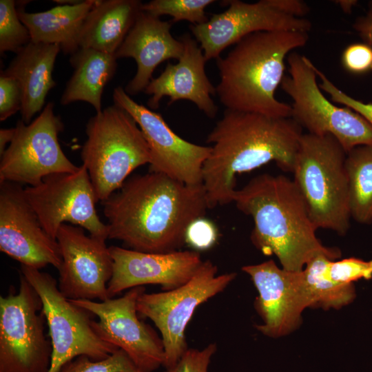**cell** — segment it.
Instances as JSON below:
<instances>
[{"instance_id": "obj_1", "label": "cell", "mask_w": 372, "mask_h": 372, "mask_svg": "<svg viewBox=\"0 0 372 372\" xmlns=\"http://www.w3.org/2000/svg\"><path fill=\"white\" fill-rule=\"evenodd\" d=\"M102 205L108 239L145 253L178 251L188 226L209 209L203 184L151 171L129 177Z\"/></svg>"}, {"instance_id": "obj_2", "label": "cell", "mask_w": 372, "mask_h": 372, "mask_svg": "<svg viewBox=\"0 0 372 372\" xmlns=\"http://www.w3.org/2000/svg\"><path fill=\"white\" fill-rule=\"evenodd\" d=\"M302 134V127L291 117L225 109L206 141L213 144L203 167L209 209L234 201L238 174L271 161L292 172Z\"/></svg>"}, {"instance_id": "obj_3", "label": "cell", "mask_w": 372, "mask_h": 372, "mask_svg": "<svg viewBox=\"0 0 372 372\" xmlns=\"http://www.w3.org/2000/svg\"><path fill=\"white\" fill-rule=\"evenodd\" d=\"M237 208L251 216L253 245L262 254L275 255L282 268L302 271L307 263L324 254L339 258L340 249L324 246L316 236L305 200L293 180L262 174L236 190Z\"/></svg>"}, {"instance_id": "obj_4", "label": "cell", "mask_w": 372, "mask_h": 372, "mask_svg": "<svg viewBox=\"0 0 372 372\" xmlns=\"http://www.w3.org/2000/svg\"><path fill=\"white\" fill-rule=\"evenodd\" d=\"M308 39V32L298 31H262L242 39L217 59L216 94L221 104L227 110L290 118L291 106L277 100L275 92L285 76L287 55Z\"/></svg>"}, {"instance_id": "obj_5", "label": "cell", "mask_w": 372, "mask_h": 372, "mask_svg": "<svg viewBox=\"0 0 372 372\" xmlns=\"http://www.w3.org/2000/svg\"><path fill=\"white\" fill-rule=\"evenodd\" d=\"M347 152L331 135L302 134L292 172L317 229L345 235L350 226Z\"/></svg>"}, {"instance_id": "obj_6", "label": "cell", "mask_w": 372, "mask_h": 372, "mask_svg": "<svg viewBox=\"0 0 372 372\" xmlns=\"http://www.w3.org/2000/svg\"><path fill=\"white\" fill-rule=\"evenodd\" d=\"M87 139L81 149L99 200L118 190L136 168L150 163V151L132 116L112 105L96 113L87 123Z\"/></svg>"}, {"instance_id": "obj_7", "label": "cell", "mask_w": 372, "mask_h": 372, "mask_svg": "<svg viewBox=\"0 0 372 372\" xmlns=\"http://www.w3.org/2000/svg\"><path fill=\"white\" fill-rule=\"evenodd\" d=\"M289 75L280 83L292 99V118L310 134L333 136L347 153L360 145H372V125L347 107H338L322 94L313 63L296 52L287 56Z\"/></svg>"}, {"instance_id": "obj_8", "label": "cell", "mask_w": 372, "mask_h": 372, "mask_svg": "<svg viewBox=\"0 0 372 372\" xmlns=\"http://www.w3.org/2000/svg\"><path fill=\"white\" fill-rule=\"evenodd\" d=\"M217 272V266L207 260L185 285L158 293L143 292L138 296V316L150 319L161 333L165 369L175 366L189 349L185 329L196 308L225 290L237 275Z\"/></svg>"}, {"instance_id": "obj_9", "label": "cell", "mask_w": 372, "mask_h": 372, "mask_svg": "<svg viewBox=\"0 0 372 372\" xmlns=\"http://www.w3.org/2000/svg\"><path fill=\"white\" fill-rule=\"evenodd\" d=\"M20 273L41 298L52 347L48 372H57L65 362L79 355L93 360L108 358L119 349L102 340L93 327V316L63 296L50 274L21 265Z\"/></svg>"}, {"instance_id": "obj_10", "label": "cell", "mask_w": 372, "mask_h": 372, "mask_svg": "<svg viewBox=\"0 0 372 372\" xmlns=\"http://www.w3.org/2000/svg\"><path fill=\"white\" fill-rule=\"evenodd\" d=\"M17 293L0 298V372H48L52 347L40 296L20 273Z\"/></svg>"}, {"instance_id": "obj_11", "label": "cell", "mask_w": 372, "mask_h": 372, "mask_svg": "<svg viewBox=\"0 0 372 372\" xmlns=\"http://www.w3.org/2000/svg\"><path fill=\"white\" fill-rule=\"evenodd\" d=\"M54 107V103L49 102L30 123L17 122L14 138L1 156L0 182L32 187L50 174L79 170L59 144V134L63 124Z\"/></svg>"}, {"instance_id": "obj_12", "label": "cell", "mask_w": 372, "mask_h": 372, "mask_svg": "<svg viewBox=\"0 0 372 372\" xmlns=\"http://www.w3.org/2000/svg\"><path fill=\"white\" fill-rule=\"evenodd\" d=\"M25 196L47 232L56 240L61 225L69 223L86 229L91 236L108 239V227L99 217V201L87 170L55 173L36 186L24 188Z\"/></svg>"}, {"instance_id": "obj_13", "label": "cell", "mask_w": 372, "mask_h": 372, "mask_svg": "<svg viewBox=\"0 0 372 372\" xmlns=\"http://www.w3.org/2000/svg\"><path fill=\"white\" fill-rule=\"evenodd\" d=\"M145 291L139 286L104 301L70 300L99 318L93 327L102 340L123 350L142 372H153L163 366L165 351L161 338L139 318L136 302Z\"/></svg>"}, {"instance_id": "obj_14", "label": "cell", "mask_w": 372, "mask_h": 372, "mask_svg": "<svg viewBox=\"0 0 372 372\" xmlns=\"http://www.w3.org/2000/svg\"><path fill=\"white\" fill-rule=\"evenodd\" d=\"M112 98L114 104L128 112L141 128L150 151L149 171L187 185L203 184V167L211 146L182 138L160 114L136 102L121 86L114 88Z\"/></svg>"}, {"instance_id": "obj_15", "label": "cell", "mask_w": 372, "mask_h": 372, "mask_svg": "<svg viewBox=\"0 0 372 372\" xmlns=\"http://www.w3.org/2000/svg\"><path fill=\"white\" fill-rule=\"evenodd\" d=\"M56 240L62 256L57 283L63 296L68 300L108 299L113 260L105 240L67 223L61 225Z\"/></svg>"}, {"instance_id": "obj_16", "label": "cell", "mask_w": 372, "mask_h": 372, "mask_svg": "<svg viewBox=\"0 0 372 372\" xmlns=\"http://www.w3.org/2000/svg\"><path fill=\"white\" fill-rule=\"evenodd\" d=\"M0 250L21 265L57 270L62 256L56 240L43 229L20 184L0 182Z\"/></svg>"}, {"instance_id": "obj_17", "label": "cell", "mask_w": 372, "mask_h": 372, "mask_svg": "<svg viewBox=\"0 0 372 372\" xmlns=\"http://www.w3.org/2000/svg\"><path fill=\"white\" fill-rule=\"evenodd\" d=\"M227 2L229 7L225 11L212 14L206 23L190 26L207 61L217 59L225 48L254 32H308L312 27L309 20L285 14L273 6L269 0Z\"/></svg>"}, {"instance_id": "obj_18", "label": "cell", "mask_w": 372, "mask_h": 372, "mask_svg": "<svg viewBox=\"0 0 372 372\" xmlns=\"http://www.w3.org/2000/svg\"><path fill=\"white\" fill-rule=\"evenodd\" d=\"M258 296L255 309L263 323L255 326L263 335L279 338L296 330L303 311L310 307V298L302 271L280 268L273 260L246 265Z\"/></svg>"}, {"instance_id": "obj_19", "label": "cell", "mask_w": 372, "mask_h": 372, "mask_svg": "<svg viewBox=\"0 0 372 372\" xmlns=\"http://www.w3.org/2000/svg\"><path fill=\"white\" fill-rule=\"evenodd\" d=\"M113 273L107 285L109 298L135 287L153 284L169 291L187 282L203 263L194 251L145 253L125 247H109Z\"/></svg>"}, {"instance_id": "obj_20", "label": "cell", "mask_w": 372, "mask_h": 372, "mask_svg": "<svg viewBox=\"0 0 372 372\" xmlns=\"http://www.w3.org/2000/svg\"><path fill=\"white\" fill-rule=\"evenodd\" d=\"M184 45L182 56L175 64L168 63L156 78H152L145 90L152 96L147 101L149 109L156 110L162 98L169 97L168 105L178 100L194 103L209 118H214L218 107L211 99L214 87L208 79L205 65L206 59L196 40L188 33L180 37Z\"/></svg>"}, {"instance_id": "obj_21", "label": "cell", "mask_w": 372, "mask_h": 372, "mask_svg": "<svg viewBox=\"0 0 372 372\" xmlns=\"http://www.w3.org/2000/svg\"><path fill=\"white\" fill-rule=\"evenodd\" d=\"M170 22L141 11L115 52L116 59L132 58L137 64L135 75L124 88L130 96L145 91L159 64L182 56L183 43L173 37Z\"/></svg>"}, {"instance_id": "obj_22", "label": "cell", "mask_w": 372, "mask_h": 372, "mask_svg": "<svg viewBox=\"0 0 372 372\" xmlns=\"http://www.w3.org/2000/svg\"><path fill=\"white\" fill-rule=\"evenodd\" d=\"M60 51L58 45L30 41L1 71L15 79L21 89V120L26 124L43 110L48 92L56 85L52 72Z\"/></svg>"}, {"instance_id": "obj_23", "label": "cell", "mask_w": 372, "mask_h": 372, "mask_svg": "<svg viewBox=\"0 0 372 372\" xmlns=\"http://www.w3.org/2000/svg\"><path fill=\"white\" fill-rule=\"evenodd\" d=\"M138 0H96L83 24L79 47L114 54L134 24Z\"/></svg>"}, {"instance_id": "obj_24", "label": "cell", "mask_w": 372, "mask_h": 372, "mask_svg": "<svg viewBox=\"0 0 372 372\" xmlns=\"http://www.w3.org/2000/svg\"><path fill=\"white\" fill-rule=\"evenodd\" d=\"M96 0L63 4L39 12H27L17 7L21 22L27 27L31 41L58 45L65 54L79 48V37L84 21Z\"/></svg>"}, {"instance_id": "obj_25", "label": "cell", "mask_w": 372, "mask_h": 372, "mask_svg": "<svg viewBox=\"0 0 372 372\" xmlns=\"http://www.w3.org/2000/svg\"><path fill=\"white\" fill-rule=\"evenodd\" d=\"M116 59L113 54L83 48L70 55L74 72L63 92L61 104L81 101L92 105L96 113L101 112L104 87L115 74Z\"/></svg>"}, {"instance_id": "obj_26", "label": "cell", "mask_w": 372, "mask_h": 372, "mask_svg": "<svg viewBox=\"0 0 372 372\" xmlns=\"http://www.w3.org/2000/svg\"><path fill=\"white\" fill-rule=\"evenodd\" d=\"M351 216L362 225L372 223V145H360L347 153Z\"/></svg>"}, {"instance_id": "obj_27", "label": "cell", "mask_w": 372, "mask_h": 372, "mask_svg": "<svg viewBox=\"0 0 372 372\" xmlns=\"http://www.w3.org/2000/svg\"><path fill=\"white\" fill-rule=\"evenodd\" d=\"M330 260H333L326 255H318L302 270L311 308L340 309L355 298L353 284H338L328 277L327 267Z\"/></svg>"}, {"instance_id": "obj_28", "label": "cell", "mask_w": 372, "mask_h": 372, "mask_svg": "<svg viewBox=\"0 0 372 372\" xmlns=\"http://www.w3.org/2000/svg\"><path fill=\"white\" fill-rule=\"evenodd\" d=\"M214 0H152L142 4V11L160 17L169 15L172 22L188 21L193 25L208 21L205 8L214 3Z\"/></svg>"}, {"instance_id": "obj_29", "label": "cell", "mask_w": 372, "mask_h": 372, "mask_svg": "<svg viewBox=\"0 0 372 372\" xmlns=\"http://www.w3.org/2000/svg\"><path fill=\"white\" fill-rule=\"evenodd\" d=\"M13 0L0 1V52H19L31 41L30 32L18 14Z\"/></svg>"}, {"instance_id": "obj_30", "label": "cell", "mask_w": 372, "mask_h": 372, "mask_svg": "<svg viewBox=\"0 0 372 372\" xmlns=\"http://www.w3.org/2000/svg\"><path fill=\"white\" fill-rule=\"evenodd\" d=\"M57 372H142L129 355L119 349L108 358L93 360L79 355L63 364Z\"/></svg>"}, {"instance_id": "obj_31", "label": "cell", "mask_w": 372, "mask_h": 372, "mask_svg": "<svg viewBox=\"0 0 372 372\" xmlns=\"http://www.w3.org/2000/svg\"><path fill=\"white\" fill-rule=\"evenodd\" d=\"M327 274L338 284H353L360 279L372 278V260H364L358 258H349L340 260H330Z\"/></svg>"}, {"instance_id": "obj_32", "label": "cell", "mask_w": 372, "mask_h": 372, "mask_svg": "<svg viewBox=\"0 0 372 372\" xmlns=\"http://www.w3.org/2000/svg\"><path fill=\"white\" fill-rule=\"evenodd\" d=\"M313 68L317 76L321 80L318 84L320 88L331 96L332 101L354 110L372 125V103H364L350 96L335 85L315 65Z\"/></svg>"}, {"instance_id": "obj_33", "label": "cell", "mask_w": 372, "mask_h": 372, "mask_svg": "<svg viewBox=\"0 0 372 372\" xmlns=\"http://www.w3.org/2000/svg\"><path fill=\"white\" fill-rule=\"evenodd\" d=\"M22 103V91L17 81L1 72L0 121H3L18 111L21 112Z\"/></svg>"}, {"instance_id": "obj_34", "label": "cell", "mask_w": 372, "mask_h": 372, "mask_svg": "<svg viewBox=\"0 0 372 372\" xmlns=\"http://www.w3.org/2000/svg\"><path fill=\"white\" fill-rule=\"evenodd\" d=\"M218 229L208 219L201 217L188 226L185 233V243L198 251L212 247L217 241Z\"/></svg>"}, {"instance_id": "obj_35", "label": "cell", "mask_w": 372, "mask_h": 372, "mask_svg": "<svg viewBox=\"0 0 372 372\" xmlns=\"http://www.w3.org/2000/svg\"><path fill=\"white\" fill-rule=\"evenodd\" d=\"M216 350L215 343L208 344L202 350L188 349L177 364L165 372H207L211 358Z\"/></svg>"}, {"instance_id": "obj_36", "label": "cell", "mask_w": 372, "mask_h": 372, "mask_svg": "<svg viewBox=\"0 0 372 372\" xmlns=\"http://www.w3.org/2000/svg\"><path fill=\"white\" fill-rule=\"evenodd\" d=\"M344 68L353 74H362L372 70V47L365 43L348 45L342 55Z\"/></svg>"}, {"instance_id": "obj_37", "label": "cell", "mask_w": 372, "mask_h": 372, "mask_svg": "<svg viewBox=\"0 0 372 372\" xmlns=\"http://www.w3.org/2000/svg\"><path fill=\"white\" fill-rule=\"evenodd\" d=\"M271 4L280 12L291 17L304 18L309 12L308 5L300 0H269Z\"/></svg>"}, {"instance_id": "obj_38", "label": "cell", "mask_w": 372, "mask_h": 372, "mask_svg": "<svg viewBox=\"0 0 372 372\" xmlns=\"http://www.w3.org/2000/svg\"><path fill=\"white\" fill-rule=\"evenodd\" d=\"M353 28L365 43L372 47V3L366 14L355 20Z\"/></svg>"}, {"instance_id": "obj_39", "label": "cell", "mask_w": 372, "mask_h": 372, "mask_svg": "<svg viewBox=\"0 0 372 372\" xmlns=\"http://www.w3.org/2000/svg\"><path fill=\"white\" fill-rule=\"evenodd\" d=\"M15 128L0 130V156H1L12 141Z\"/></svg>"}, {"instance_id": "obj_40", "label": "cell", "mask_w": 372, "mask_h": 372, "mask_svg": "<svg viewBox=\"0 0 372 372\" xmlns=\"http://www.w3.org/2000/svg\"><path fill=\"white\" fill-rule=\"evenodd\" d=\"M334 2L347 14H350L353 8L358 3L356 0H336Z\"/></svg>"}]
</instances>
